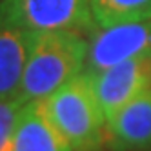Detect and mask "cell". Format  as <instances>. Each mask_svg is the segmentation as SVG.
I'll list each match as a JSON object with an SVG mask.
<instances>
[{
  "label": "cell",
  "instance_id": "6da1fadb",
  "mask_svg": "<svg viewBox=\"0 0 151 151\" xmlns=\"http://www.w3.org/2000/svg\"><path fill=\"white\" fill-rule=\"evenodd\" d=\"M27 58L17 96L24 104L47 99L84 71L89 38L73 29L26 31Z\"/></svg>",
  "mask_w": 151,
  "mask_h": 151
},
{
  "label": "cell",
  "instance_id": "7a4b0ae2",
  "mask_svg": "<svg viewBox=\"0 0 151 151\" xmlns=\"http://www.w3.org/2000/svg\"><path fill=\"white\" fill-rule=\"evenodd\" d=\"M46 109L75 151H100L107 142V122L84 71L51 93Z\"/></svg>",
  "mask_w": 151,
  "mask_h": 151
},
{
  "label": "cell",
  "instance_id": "3957f363",
  "mask_svg": "<svg viewBox=\"0 0 151 151\" xmlns=\"http://www.w3.org/2000/svg\"><path fill=\"white\" fill-rule=\"evenodd\" d=\"M0 11L22 31L73 29L91 35L96 29L91 0H0Z\"/></svg>",
  "mask_w": 151,
  "mask_h": 151
},
{
  "label": "cell",
  "instance_id": "277c9868",
  "mask_svg": "<svg viewBox=\"0 0 151 151\" xmlns=\"http://www.w3.org/2000/svg\"><path fill=\"white\" fill-rule=\"evenodd\" d=\"M151 53V20L96 27L89 35L86 75H96L127 58Z\"/></svg>",
  "mask_w": 151,
  "mask_h": 151
},
{
  "label": "cell",
  "instance_id": "5b68a950",
  "mask_svg": "<svg viewBox=\"0 0 151 151\" xmlns=\"http://www.w3.org/2000/svg\"><path fill=\"white\" fill-rule=\"evenodd\" d=\"M106 122L151 86V53L127 58L96 75H89Z\"/></svg>",
  "mask_w": 151,
  "mask_h": 151
},
{
  "label": "cell",
  "instance_id": "8992f818",
  "mask_svg": "<svg viewBox=\"0 0 151 151\" xmlns=\"http://www.w3.org/2000/svg\"><path fill=\"white\" fill-rule=\"evenodd\" d=\"M111 151H151V86L107 122Z\"/></svg>",
  "mask_w": 151,
  "mask_h": 151
},
{
  "label": "cell",
  "instance_id": "52a82bcc",
  "mask_svg": "<svg viewBox=\"0 0 151 151\" xmlns=\"http://www.w3.org/2000/svg\"><path fill=\"white\" fill-rule=\"evenodd\" d=\"M15 151H75L46 109V100H31L20 109L15 138Z\"/></svg>",
  "mask_w": 151,
  "mask_h": 151
},
{
  "label": "cell",
  "instance_id": "ba28073f",
  "mask_svg": "<svg viewBox=\"0 0 151 151\" xmlns=\"http://www.w3.org/2000/svg\"><path fill=\"white\" fill-rule=\"evenodd\" d=\"M27 58V33L11 26L0 11V96L17 95Z\"/></svg>",
  "mask_w": 151,
  "mask_h": 151
},
{
  "label": "cell",
  "instance_id": "9c48e42d",
  "mask_svg": "<svg viewBox=\"0 0 151 151\" xmlns=\"http://www.w3.org/2000/svg\"><path fill=\"white\" fill-rule=\"evenodd\" d=\"M96 27L151 20V0H91Z\"/></svg>",
  "mask_w": 151,
  "mask_h": 151
},
{
  "label": "cell",
  "instance_id": "30bf717a",
  "mask_svg": "<svg viewBox=\"0 0 151 151\" xmlns=\"http://www.w3.org/2000/svg\"><path fill=\"white\" fill-rule=\"evenodd\" d=\"M22 107L24 102L17 95L0 96V151H15L13 149L15 127Z\"/></svg>",
  "mask_w": 151,
  "mask_h": 151
}]
</instances>
